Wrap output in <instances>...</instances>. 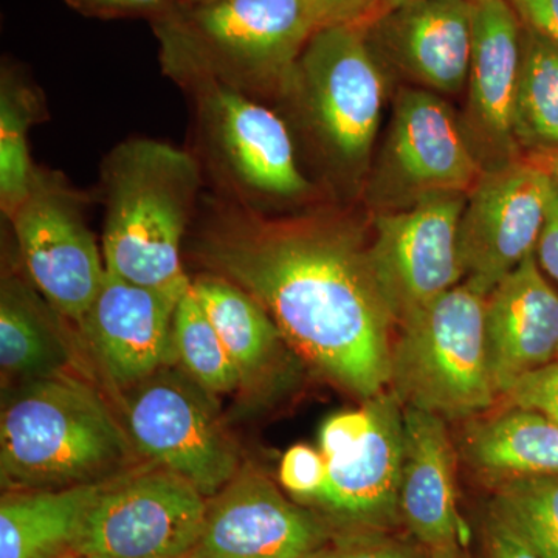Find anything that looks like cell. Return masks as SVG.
I'll list each match as a JSON object with an SVG mask.
<instances>
[{
  "label": "cell",
  "mask_w": 558,
  "mask_h": 558,
  "mask_svg": "<svg viewBox=\"0 0 558 558\" xmlns=\"http://www.w3.org/2000/svg\"><path fill=\"white\" fill-rule=\"evenodd\" d=\"M194 258L259 301L282 339L333 384L371 399L391 376L395 318L354 233L317 220L271 222L216 207Z\"/></svg>",
  "instance_id": "obj_1"
},
{
  "label": "cell",
  "mask_w": 558,
  "mask_h": 558,
  "mask_svg": "<svg viewBox=\"0 0 558 558\" xmlns=\"http://www.w3.org/2000/svg\"><path fill=\"white\" fill-rule=\"evenodd\" d=\"M101 182L108 274L182 299L191 286L182 241L201 189L199 161L170 143L132 138L110 150Z\"/></svg>",
  "instance_id": "obj_2"
},
{
  "label": "cell",
  "mask_w": 558,
  "mask_h": 558,
  "mask_svg": "<svg viewBox=\"0 0 558 558\" xmlns=\"http://www.w3.org/2000/svg\"><path fill=\"white\" fill-rule=\"evenodd\" d=\"M153 25L172 80L208 76L250 97L286 94L317 32L306 0H179Z\"/></svg>",
  "instance_id": "obj_3"
},
{
  "label": "cell",
  "mask_w": 558,
  "mask_h": 558,
  "mask_svg": "<svg viewBox=\"0 0 558 558\" xmlns=\"http://www.w3.org/2000/svg\"><path fill=\"white\" fill-rule=\"evenodd\" d=\"M130 433L87 385L57 376L27 381L0 416V478L7 492L58 490L120 475Z\"/></svg>",
  "instance_id": "obj_4"
},
{
  "label": "cell",
  "mask_w": 558,
  "mask_h": 558,
  "mask_svg": "<svg viewBox=\"0 0 558 558\" xmlns=\"http://www.w3.org/2000/svg\"><path fill=\"white\" fill-rule=\"evenodd\" d=\"M486 299L464 282L400 323L389 385L402 405L446 421L476 417L494 405Z\"/></svg>",
  "instance_id": "obj_5"
},
{
  "label": "cell",
  "mask_w": 558,
  "mask_h": 558,
  "mask_svg": "<svg viewBox=\"0 0 558 558\" xmlns=\"http://www.w3.org/2000/svg\"><path fill=\"white\" fill-rule=\"evenodd\" d=\"M286 94L299 101L329 159L354 170L368 157L385 101V76L365 27L319 28L301 53Z\"/></svg>",
  "instance_id": "obj_6"
},
{
  "label": "cell",
  "mask_w": 558,
  "mask_h": 558,
  "mask_svg": "<svg viewBox=\"0 0 558 558\" xmlns=\"http://www.w3.org/2000/svg\"><path fill=\"white\" fill-rule=\"evenodd\" d=\"M208 498L154 462L113 476L87 510L70 557L183 558L204 531Z\"/></svg>",
  "instance_id": "obj_7"
},
{
  "label": "cell",
  "mask_w": 558,
  "mask_h": 558,
  "mask_svg": "<svg viewBox=\"0 0 558 558\" xmlns=\"http://www.w3.org/2000/svg\"><path fill=\"white\" fill-rule=\"evenodd\" d=\"M175 81L193 98L209 160L242 202L295 199L310 190L288 128L277 113L208 76Z\"/></svg>",
  "instance_id": "obj_8"
},
{
  "label": "cell",
  "mask_w": 558,
  "mask_h": 558,
  "mask_svg": "<svg viewBox=\"0 0 558 558\" xmlns=\"http://www.w3.org/2000/svg\"><path fill=\"white\" fill-rule=\"evenodd\" d=\"M25 269L62 317L78 323L105 282V256L84 220L83 197L57 172L36 170L9 216Z\"/></svg>",
  "instance_id": "obj_9"
},
{
  "label": "cell",
  "mask_w": 558,
  "mask_h": 558,
  "mask_svg": "<svg viewBox=\"0 0 558 558\" xmlns=\"http://www.w3.org/2000/svg\"><path fill=\"white\" fill-rule=\"evenodd\" d=\"M468 194L433 193L374 222L368 259L396 326L464 278L459 220Z\"/></svg>",
  "instance_id": "obj_10"
},
{
  "label": "cell",
  "mask_w": 558,
  "mask_h": 558,
  "mask_svg": "<svg viewBox=\"0 0 558 558\" xmlns=\"http://www.w3.org/2000/svg\"><path fill=\"white\" fill-rule=\"evenodd\" d=\"M132 444L153 462L215 497L241 470L236 444L205 400L175 377L132 388L126 405Z\"/></svg>",
  "instance_id": "obj_11"
},
{
  "label": "cell",
  "mask_w": 558,
  "mask_h": 558,
  "mask_svg": "<svg viewBox=\"0 0 558 558\" xmlns=\"http://www.w3.org/2000/svg\"><path fill=\"white\" fill-rule=\"evenodd\" d=\"M550 183L549 175L526 159L484 171L459 220L465 284L487 296L535 253Z\"/></svg>",
  "instance_id": "obj_12"
},
{
  "label": "cell",
  "mask_w": 558,
  "mask_h": 558,
  "mask_svg": "<svg viewBox=\"0 0 558 558\" xmlns=\"http://www.w3.org/2000/svg\"><path fill=\"white\" fill-rule=\"evenodd\" d=\"M328 519L301 508L255 469L208 498L197 558H315L332 542Z\"/></svg>",
  "instance_id": "obj_13"
},
{
  "label": "cell",
  "mask_w": 558,
  "mask_h": 558,
  "mask_svg": "<svg viewBox=\"0 0 558 558\" xmlns=\"http://www.w3.org/2000/svg\"><path fill=\"white\" fill-rule=\"evenodd\" d=\"M366 400L369 428L354 446L325 458V483L312 501L340 531H391L402 521L403 405L384 391Z\"/></svg>",
  "instance_id": "obj_14"
},
{
  "label": "cell",
  "mask_w": 558,
  "mask_h": 558,
  "mask_svg": "<svg viewBox=\"0 0 558 558\" xmlns=\"http://www.w3.org/2000/svg\"><path fill=\"white\" fill-rule=\"evenodd\" d=\"M385 174L411 202L433 193L470 194L484 171L453 110L425 89L399 94Z\"/></svg>",
  "instance_id": "obj_15"
},
{
  "label": "cell",
  "mask_w": 558,
  "mask_h": 558,
  "mask_svg": "<svg viewBox=\"0 0 558 558\" xmlns=\"http://www.w3.org/2000/svg\"><path fill=\"white\" fill-rule=\"evenodd\" d=\"M178 303L159 290L106 275L80 326L117 387H137L167 363Z\"/></svg>",
  "instance_id": "obj_16"
},
{
  "label": "cell",
  "mask_w": 558,
  "mask_h": 558,
  "mask_svg": "<svg viewBox=\"0 0 558 558\" xmlns=\"http://www.w3.org/2000/svg\"><path fill=\"white\" fill-rule=\"evenodd\" d=\"M484 330L488 371L498 396L557 360L558 293L543 277L535 253L488 293Z\"/></svg>",
  "instance_id": "obj_17"
},
{
  "label": "cell",
  "mask_w": 558,
  "mask_h": 558,
  "mask_svg": "<svg viewBox=\"0 0 558 558\" xmlns=\"http://www.w3.org/2000/svg\"><path fill=\"white\" fill-rule=\"evenodd\" d=\"M374 40L400 69L440 94L469 80L472 0H410L369 24Z\"/></svg>",
  "instance_id": "obj_18"
},
{
  "label": "cell",
  "mask_w": 558,
  "mask_h": 558,
  "mask_svg": "<svg viewBox=\"0 0 558 558\" xmlns=\"http://www.w3.org/2000/svg\"><path fill=\"white\" fill-rule=\"evenodd\" d=\"M523 22L509 0L473 2L469 116L481 145L501 163L513 161V108L521 69Z\"/></svg>",
  "instance_id": "obj_19"
},
{
  "label": "cell",
  "mask_w": 558,
  "mask_h": 558,
  "mask_svg": "<svg viewBox=\"0 0 558 558\" xmlns=\"http://www.w3.org/2000/svg\"><path fill=\"white\" fill-rule=\"evenodd\" d=\"M454 462L446 418L403 405L400 520L424 548L461 546L464 542L465 524L458 510Z\"/></svg>",
  "instance_id": "obj_20"
},
{
  "label": "cell",
  "mask_w": 558,
  "mask_h": 558,
  "mask_svg": "<svg viewBox=\"0 0 558 558\" xmlns=\"http://www.w3.org/2000/svg\"><path fill=\"white\" fill-rule=\"evenodd\" d=\"M109 480L58 490L5 492L0 558H69L87 510Z\"/></svg>",
  "instance_id": "obj_21"
},
{
  "label": "cell",
  "mask_w": 558,
  "mask_h": 558,
  "mask_svg": "<svg viewBox=\"0 0 558 558\" xmlns=\"http://www.w3.org/2000/svg\"><path fill=\"white\" fill-rule=\"evenodd\" d=\"M462 454L488 478L558 475V424L538 411L510 407L470 422Z\"/></svg>",
  "instance_id": "obj_22"
},
{
  "label": "cell",
  "mask_w": 558,
  "mask_h": 558,
  "mask_svg": "<svg viewBox=\"0 0 558 558\" xmlns=\"http://www.w3.org/2000/svg\"><path fill=\"white\" fill-rule=\"evenodd\" d=\"M191 288L240 371L242 385L263 376L284 340L269 312L240 286L209 271L194 278Z\"/></svg>",
  "instance_id": "obj_23"
},
{
  "label": "cell",
  "mask_w": 558,
  "mask_h": 558,
  "mask_svg": "<svg viewBox=\"0 0 558 558\" xmlns=\"http://www.w3.org/2000/svg\"><path fill=\"white\" fill-rule=\"evenodd\" d=\"M60 336L44 304L20 279L3 278L0 293V366L9 379L57 376L64 362Z\"/></svg>",
  "instance_id": "obj_24"
},
{
  "label": "cell",
  "mask_w": 558,
  "mask_h": 558,
  "mask_svg": "<svg viewBox=\"0 0 558 558\" xmlns=\"http://www.w3.org/2000/svg\"><path fill=\"white\" fill-rule=\"evenodd\" d=\"M513 135L527 154L558 150V49L524 24Z\"/></svg>",
  "instance_id": "obj_25"
},
{
  "label": "cell",
  "mask_w": 558,
  "mask_h": 558,
  "mask_svg": "<svg viewBox=\"0 0 558 558\" xmlns=\"http://www.w3.org/2000/svg\"><path fill=\"white\" fill-rule=\"evenodd\" d=\"M40 106L32 87L3 72L0 89V204L7 218L32 189L36 170L28 149V132Z\"/></svg>",
  "instance_id": "obj_26"
},
{
  "label": "cell",
  "mask_w": 558,
  "mask_h": 558,
  "mask_svg": "<svg viewBox=\"0 0 558 558\" xmlns=\"http://www.w3.org/2000/svg\"><path fill=\"white\" fill-rule=\"evenodd\" d=\"M172 351L186 373L209 392H230L242 385L240 371L191 286L175 306Z\"/></svg>",
  "instance_id": "obj_27"
},
{
  "label": "cell",
  "mask_w": 558,
  "mask_h": 558,
  "mask_svg": "<svg viewBox=\"0 0 558 558\" xmlns=\"http://www.w3.org/2000/svg\"><path fill=\"white\" fill-rule=\"evenodd\" d=\"M492 512L515 529L539 558H558V475L497 481Z\"/></svg>",
  "instance_id": "obj_28"
},
{
  "label": "cell",
  "mask_w": 558,
  "mask_h": 558,
  "mask_svg": "<svg viewBox=\"0 0 558 558\" xmlns=\"http://www.w3.org/2000/svg\"><path fill=\"white\" fill-rule=\"evenodd\" d=\"M315 558H429L424 546L395 537L389 531H337Z\"/></svg>",
  "instance_id": "obj_29"
},
{
  "label": "cell",
  "mask_w": 558,
  "mask_h": 558,
  "mask_svg": "<svg viewBox=\"0 0 558 558\" xmlns=\"http://www.w3.org/2000/svg\"><path fill=\"white\" fill-rule=\"evenodd\" d=\"M326 462L322 451L314 447H290L279 465V481L293 497L312 502L325 483Z\"/></svg>",
  "instance_id": "obj_30"
},
{
  "label": "cell",
  "mask_w": 558,
  "mask_h": 558,
  "mask_svg": "<svg viewBox=\"0 0 558 558\" xmlns=\"http://www.w3.org/2000/svg\"><path fill=\"white\" fill-rule=\"evenodd\" d=\"M505 398L510 407L538 411L558 424V360L521 377Z\"/></svg>",
  "instance_id": "obj_31"
},
{
  "label": "cell",
  "mask_w": 558,
  "mask_h": 558,
  "mask_svg": "<svg viewBox=\"0 0 558 558\" xmlns=\"http://www.w3.org/2000/svg\"><path fill=\"white\" fill-rule=\"evenodd\" d=\"M317 31L333 25L368 27L385 14L387 0H306Z\"/></svg>",
  "instance_id": "obj_32"
},
{
  "label": "cell",
  "mask_w": 558,
  "mask_h": 558,
  "mask_svg": "<svg viewBox=\"0 0 558 558\" xmlns=\"http://www.w3.org/2000/svg\"><path fill=\"white\" fill-rule=\"evenodd\" d=\"M73 10L100 20L149 17L150 21L174 7L179 0H64Z\"/></svg>",
  "instance_id": "obj_33"
},
{
  "label": "cell",
  "mask_w": 558,
  "mask_h": 558,
  "mask_svg": "<svg viewBox=\"0 0 558 558\" xmlns=\"http://www.w3.org/2000/svg\"><path fill=\"white\" fill-rule=\"evenodd\" d=\"M488 558H539L515 529L497 513H488L486 523Z\"/></svg>",
  "instance_id": "obj_34"
},
{
  "label": "cell",
  "mask_w": 558,
  "mask_h": 558,
  "mask_svg": "<svg viewBox=\"0 0 558 558\" xmlns=\"http://www.w3.org/2000/svg\"><path fill=\"white\" fill-rule=\"evenodd\" d=\"M535 258L539 267L558 282V185L554 182L550 183L548 207L535 247Z\"/></svg>",
  "instance_id": "obj_35"
},
{
  "label": "cell",
  "mask_w": 558,
  "mask_h": 558,
  "mask_svg": "<svg viewBox=\"0 0 558 558\" xmlns=\"http://www.w3.org/2000/svg\"><path fill=\"white\" fill-rule=\"evenodd\" d=\"M521 22L558 49V0H509Z\"/></svg>",
  "instance_id": "obj_36"
},
{
  "label": "cell",
  "mask_w": 558,
  "mask_h": 558,
  "mask_svg": "<svg viewBox=\"0 0 558 558\" xmlns=\"http://www.w3.org/2000/svg\"><path fill=\"white\" fill-rule=\"evenodd\" d=\"M527 161L534 163L539 170L546 172L550 180L558 185V150H550V153L527 154Z\"/></svg>",
  "instance_id": "obj_37"
},
{
  "label": "cell",
  "mask_w": 558,
  "mask_h": 558,
  "mask_svg": "<svg viewBox=\"0 0 558 558\" xmlns=\"http://www.w3.org/2000/svg\"><path fill=\"white\" fill-rule=\"evenodd\" d=\"M429 558H462L459 545L439 546L428 549Z\"/></svg>",
  "instance_id": "obj_38"
},
{
  "label": "cell",
  "mask_w": 558,
  "mask_h": 558,
  "mask_svg": "<svg viewBox=\"0 0 558 558\" xmlns=\"http://www.w3.org/2000/svg\"><path fill=\"white\" fill-rule=\"evenodd\" d=\"M410 2V0H387V7H385V13H388L389 10L396 9V7L403 5V3ZM475 2V0H472Z\"/></svg>",
  "instance_id": "obj_39"
},
{
  "label": "cell",
  "mask_w": 558,
  "mask_h": 558,
  "mask_svg": "<svg viewBox=\"0 0 558 558\" xmlns=\"http://www.w3.org/2000/svg\"><path fill=\"white\" fill-rule=\"evenodd\" d=\"M180 2H185V3H207V2H213V0H180Z\"/></svg>",
  "instance_id": "obj_40"
},
{
  "label": "cell",
  "mask_w": 558,
  "mask_h": 558,
  "mask_svg": "<svg viewBox=\"0 0 558 558\" xmlns=\"http://www.w3.org/2000/svg\"><path fill=\"white\" fill-rule=\"evenodd\" d=\"M69 558H81V557H69ZM183 558H197V557H196V556H194V554H193V556L183 557Z\"/></svg>",
  "instance_id": "obj_41"
},
{
  "label": "cell",
  "mask_w": 558,
  "mask_h": 558,
  "mask_svg": "<svg viewBox=\"0 0 558 558\" xmlns=\"http://www.w3.org/2000/svg\"><path fill=\"white\" fill-rule=\"evenodd\" d=\"M557 360H558V354H557Z\"/></svg>",
  "instance_id": "obj_42"
}]
</instances>
